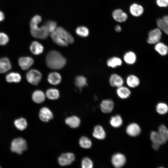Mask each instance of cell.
<instances>
[{"mask_svg":"<svg viewBox=\"0 0 168 168\" xmlns=\"http://www.w3.org/2000/svg\"><path fill=\"white\" fill-rule=\"evenodd\" d=\"M126 82L128 86L131 88H135L138 86L140 83L139 78L135 74H129L126 79Z\"/></svg>","mask_w":168,"mask_h":168,"instance_id":"cell-13","label":"cell"},{"mask_svg":"<svg viewBox=\"0 0 168 168\" xmlns=\"http://www.w3.org/2000/svg\"><path fill=\"white\" fill-rule=\"evenodd\" d=\"M157 5L161 7H168V0H156Z\"/></svg>","mask_w":168,"mask_h":168,"instance_id":"cell-41","label":"cell"},{"mask_svg":"<svg viewBox=\"0 0 168 168\" xmlns=\"http://www.w3.org/2000/svg\"><path fill=\"white\" fill-rule=\"evenodd\" d=\"M27 149L26 141L22 138L19 137L14 139L12 142L11 150L14 152L21 154Z\"/></svg>","mask_w":168,"mask_h":168,"instance_id":"cell-4","label":"cell"},{"mask_svg":"<svg viewBox=\"0 0 168 168\" xmlns=\"http://www.w3.org/2000/svg\"><path fill=\"white\" fill-rule=\"evenodd\" d=\"M159 28L168 35V15L164 16L162 18H159L156 21Z\"/></svg>","mask_w":168,"mask_h":168,"instance_id":"cell-19","label":"cell"},{"mask_svg":"<svg viewBox=\"0 0 168 168\" xmlns=\"http://www.w3.org/2000/svg\"><path fill=\"white\" fill-rule=\"evenodd\" d=\"M75 159L73 153L68 152L62 154L58 158V161L59 165L63 166L70 165Z\"/></svg>","mask_w":168,"mask_h":168,"instance_id":"cell-7","label":"cell"},{"mask_svg":"<svg viewBox=\"0 0 168 168\" xmlns=\"http://www.w3.org/2000/svg\"><path fill=\"white\" fill-rule=\"evenodd\" d=\"M123 120L121 116L119 114L112 116L110 120V124L112 127L118 128L123 124Z\"/></svg>","mask_w":168,"mask_h":168,"instance_id":"cell-30","label":"cell"},{"mask_svg":"<svg viewBox=\"0 0 168 168\" xmlns=\"http://www.w3.org/2000/svg\"><path fill=\"white\" fill-rule=\"evenodd\" d=\"M114 19L117 21L122 22L125 21L127 19V15L120 9L114 10L112 13Z\"/></svg>","mask_w":168,"mask_h":168,"instance_id":"cell-21","label":"cell"},{"mask_svg":"<svg viewBox=\"0 0 168 168\" xmlns=\"http://www.w3.org/2000/svg\"><path fill=\"white\" fill-rule=\"evenodd\" d=\"M11 68V64L8 58L4 57L0 58V73H5L10 70Z\"/></svg>","mask_w":168,"mask_h":168,"instance_id":"cell-28","label":"cell"},{"mask_svg":"<svg viewBox=\"0 0 168 168\" xmlns=\"http://www.w3.org/2000/svg\"><path fill=\"white\" fill-rule=\"evenodd\" d=\"M129 10L131 14L136 17L140 16L144 12V9L142 7L136 3H133L130 6Z\"/></svg>","mask_w":168,"mask_h":168,"instance_id":"cell-25","label":"cell"},{"mask_svg":"<svg viewBox=\"0 0 168 168\" xmlns=\"http://www.w3.org/2000/svg\"><path fill=\"white\" fill-rule=\"evenodd\" d=\"M44 25L46 26L49 33L54 31L57 27V23L54 21H46L44 23Z\"/></svg>","mask_w":168,"mask_h":168,"instance_id":"cell-38","label":"cell"},{"mask_svg":"<svg viewBox=\"0 0 168 168\" xmlns=\"http://www.w3.org/2000/svg\"><path fill=\"white\" fill-rule=\"evenodd\" d=\"M158 168H164L163 167H159Z\"/></svg>","mask_w":168,"mask_h":168,"instance_id":"cell-44","label":"cell"},{"mask_svg":"<svg viewBox=\"0 0 168 168\" xmlns=\"http://www.w3.org/2000/svg\"><path fill=\"white\" fill-rule=\"evenodd\" d=\"M76 33L77 35L80 37H86L89 35V31L86 27L80 26L77 28Z\"/></svg>","mask_w":168,"mask_h":168,"instance_id":"cell-37","label":"cell"},{"mask_svg":"<svg viewBox=\"0 0 168 168\" xmlns=\"http://www.w3.org/2000/svg\"><path fill=\"white\" fill-rule=\"evenodd\" d=\"M34 62L33 59L29 57H22L19 58L18 63L19 66L23 70L29 69L33 64Z\"/></svg>","mask_w":168,"mask_h":168,"instance_id":"cell-15","label":"cell"},{"mask_svg":"<svg viewBox=\"0 0 168 168\" xmlns=\"http://www.w3.org/2000/svg\"><path fill=\"white\" fill-rule=\"evenodd\" d=\"M26 78L27 81L30 84L37 85L42 79V75L37 70L31 69L26 73Z\"/></svg>","mask_w":168,"mask_h":168,"instance_id":"cell-5","label":"cell"},{"mask_svg":"<svg viewBox=\"0 0 168 168\" xmlns=\"http://www.w3.org/2000/svg\"><path fill=\"white\" fill-rule=\"evenodd\" d=\"M141 132V128L137 123H132L129 124L126 128L127 134L131 137L138 136Z\"/></svg>","mask_w":168,"mask_h":168,"instance_id":"cell-10","label":"cell"},{"mask_svg":"<svg viewBox=\"0 0 168 168\" xmlns=\"http://www.w3.org/2000/svg\"><path fill=\"white\" fill-rule=\"evenodd\" d=\"M4 15L2 12L0 11V22L2 21L4 19Z\"/></svg>","mask_w":168,"mask_h":168,"instance_id":"cell-43","label":"cell"},{"mask_svg":"<svg viewBox=\"0 0 168 168\" xmlns=\"http://www.w3.org/2000/svg\"><path fill=\"white\" fill-rule=\"evenodd\" d=\"M116 93L120 98L125 99L130 96L131 92L128 87L123 85L117 88Z\"/></svg>","mask_w":168,"mask_h":168,"instance_id":"cell-18","label":"cell"},{"mask_svg":"<svg viewBox=\"0 0 168 168\" xmlns=\"http://www.w3.org/2000/svg\"><path fill=\"white\" fill-rule=\"evenodd\" d=\"M156 110L159 114L161 115L165 114L168 112V105L165 103L159 102L157 104Z\"/></svg>","mask_w":168,"mask_h":168,"instance_id":"cell-34","label":"cell"},{"mask_svg":"<svg viewBox=\"0 0 168 168\" xmlns=\"http://www.w3.org/2000/svg\"><path fill=\"white\" fill-rule=\"evenodd\" d=\"M81 167L82 168H93V162L89 158L84 157L82 161Z\"/></svg>","mask_w":168,"mask_h":168,"instance_id":"cell-39","label":"cell"},{"mask_svg":"<svg viewBox=\"0 0 168 168\" xmlns=\"http://www.w3.org/2000/svg\"><path fill=\"white\" fill-rule=\"evenodd\" d=\"M42 20L41 17L39 15H36L33 17L30 22V31L31 35L34 38L44 40L48 37L49 32L44 25L39 26Z\"/></svg>","mask_w":168,"mask_h":168,"instance_id":"cell-1","label":"cell"},{"mask_svg":"<svg viewBox=\"0 0 168 168\" xmlns=\"http://www.w3.org/2000/svg\"><path fill=\"white\" fill-rule=\"evenodd\" d=\"M150 137L152 142V147L154 150H158L162 144L157 132L155 131H152Z\"/></svg>","mask_w":168,"mask_h":168,"instance_id":"cell-20","label":"cell"},{"mask_svg":"<svg viewBox=\"0 0 168 168\" xmlns=\"http://www.w3.org/2000/svg\"><path fill=\"white\" fill-rule=\"evenodd\" d=\"M109 81L111 86L117 88L124 85V80L123 77L116 73L111 74Z\"/></svg>","mask_w":168,"mask_h":168,"instance_id":"cell-9","label":"cell"},{"mask_svg":"<svg viewBox=\"0 0 168 168\" xmlns=\"http://www.w3.org/2000/svg\"><path fill=\"white\" fill-rule=\"evenodd\" d=\"M39 117L44 122H48L53 118V115L50 110L48 107H44L41 108L40 111Z\"/></svg>","mask_w":168,"mask_h":168,"instance_id":"cell-12","label":"cell"},{"mask_svg":"<svg viewBox=\"0 0 168 168\" xmlns=\"http://www.w3.org/2000/svg\"><path fill=\"white\" fill-rule=\"evenodd\" d=\"M154 49L156 52L162 56L166 55L168 53V46L162 42H159L155 44Z\"/></svg>","mask_w":168,"mask_h":168,"instance_id":"cell-29","label":"cell"},{"mask_svg":"<svg viewBox=\"0 0 168 168\" xmlns=\"http://www.w3.org/2000/svg\"><path fill=\"white\" fill-rule=\"evenodd\" d=\"M50 36L55 44L62 47H67L74 42L73 36L61 27H57L54 31L50 33Z\"/></svg>","mask_w":168,"mask_h":168,"instance_id":"cell-2","label":"cell"},{"mask_svg":"<svg viewBox=\"0 0 168 168\" xmlns=\"http://www.w3.org/2000/svg\"><path fill=\"white\" fill-rule=\"evenodd\" d=\"M65 123L72 128H76L80 125V119L76 116H72L66 118L65 120Z\"/></svg>","mask_w":168,"mask_h":168,"instance_id":"cell-23","label":"cell"},{"mask_svg":"<svg viewBox=\"0 0 168 168\" xmlns=\"http://www.w3.org/2000/svg\"><path fill=\"white\" fill-rule=\"evenodd\" d=\"M62 78L61 75L56 72H52L49 74L48 77V81L49 83L56 85L61 82Z\"/></svg>","mask_w":168,"mask_h":168,"instance_id":"cell-24","label":"cell"},{"mask_svg":"<svg viewBox=\"0 0 168 168\" xmlns=\"http://www.w3.org/2000/svg\"><path fill=\"white\" fill-rule=\"evenodd\" d=\"M126 162V158L123 154L117 153L112 157L111 162L113 166L116 168H120L124 166Z\"/></svg>","mask_w":168,"mask_h":168,"instance_id":"cell-8","label":"cell"},{"mask_svg":"<svg viewBox=\"0 0 168 168\" xmlns=\"http://www.w3.org/2000/svg\"><path fill=\"white\" fill-rule=\"evenodd\" d=\"M47 67L50 69H60L63 68L66 63V59L59 52L52 50L49 51L46 57Z\"/></svg>","mask_w":168,"mask_h":168,"instance_id":"cell-3","label":"cell"},{"mask_svg":"<svg viewBox=\"0 0 168 168\" xmlns=\"http://www.w3.org/2000/svg\"><path fill=\"white\" fill-rule=\"evenodd\" d=\"M30 50L31 53L36 55H39L43 53L44 48L41 44L38 41L32 42L30 46Z\"/></svg>","mask_w":168,"mask_h":168,"instance_id":"cell-27","label":"cell"},{"mask_svg":"<svg viewBox=\"0 0 168 168\" xmlns=\"http://www.w3.org/2000/svg\"><path fill=\"white\" fill-rule=\"evenodd\" d=\"M9 38L8 36L5 33H0V45H5L8 42Z\"/></svg>","mask_w":168,"mask_h":168,"instance_id":"cell-40","label":"cell"},{"mask_svg":"<svg viewBox=\"0 0 168 168\" xmlns=\"http://www.w3.org/2000/svg\"><path fill=\"white\" fill-rule=\"evenodd\" d=\"M46 96L42 91L37 90L34 91L32 95L33 101L37 104H40L44 102Z\"/></svg>","mask_w":168,"mask_h":168,"instance_id":"cell-26","label":"cell"},{"mask_svg":"<svg viewBox=\"0 0 168 168\" xmlns=\"http://www.w3.org/2000/svg\"><path fill=\"white\" fill-rule=\"evenodd\" d=\"M114 107V102L110 99L102 100L100 104V108L101 111L105 114L111 113L113 110Z\"/></svg>","mask_w":168,"mask_h":168,"instance_id":"cell-11","label":"cell"},{"mask_svg":"<svg viewBox=\"0 0 168 168\" xmlns=\"http://www.w3.org/2000/svg\"><path fill=\"white\" fill-rule=\"evenodd\" d=\"M93 137L96 139L102 140L106 137V133L103 127L100 125L96 126L92 133Z\"/></svg>","mask_w":168,"mask_h":168,"instance_id":"cell-16","label":"cell"},{"mask_svg":"<svg viewBox=\"0 0 168 168\" xmlns=\"http://www.w3.org/2000/svg\"><path fill=\"white\" fill-rule=\"evenodd\" d=\"M161 37V30L159 28H155L149 31L147 41L149 44H155L159 42Z\"/></svg>","mask_w":168,"mask_h":168,"instance_id":"cell-6","label":"cell"},{"mask_svg":"<svg viewBox=\"0 0 168 168\" xmlns=\"http://www.w3.org/2000/svg\"><path fill=\"white\" fill-rule=\"evenodd\" d=\"M137 56L133 51H129L124 54L123 60L127 64L132 65L134 64L137 60Z\"/></svg>","mask_w":168,"mask_h":168,"instance_id":"cell-14","label":"cell"},{"mask_svg":"<svg viewBox=\"0 0 168 168\" xmlns=\"http://www.w3.org/2000/svg\"><path fill=\"white\" fill-rule=\"evenodd\" d=\"M0 168H1V167H0Z\"/></svg>","mask_w":168,"mask_h":168,"instance_id":"cell-45","label":"cell"},{"mask_svg":"<svg viewBox=\"0 0 168 168\" xmlns=\"http://www.w3.org/2000/svg\"><path fill=\"white\" fill-rule=\"evenodd\" d=\"M79 143L80 147L85 149L90 148L92 145L91 140L85 136H82L80 138Z\"/></svg>","mask_w":168,"mask_h":168,"instance_id":"cell-35","label":"cell"},{"mask_svg":"<svg viewBox=\"0 0 168 168\" xmlns=\"http://www.w3.org/2000/svg\"><path fill=\"white\" fill-rule=\"evenodd\" d=\"M161 143L163 145L168 141V129L164 125H160L157 132Z\"/></svg>","mask_w":168,"mask_h":168,"instance_id":"cell-17","label":"cell"},{"mask_svg":"<svg viewBox=\"0 0 168 168\" xmlns=\"http://www.w3.org/2000/svg\"><path fill=\"white\" fill-rule=\"evenodd\" d=\"M14 124L17 129L20 130L25 129L27 127V123L26 119L21 118L16 120Z\"/></svg>","mask_w":168,"mask_h":168,"instance_id":"cell-36","label":"cell"},{"mask_svg":"<svg viewBox=\"0 0 168 168\" xmlns=\"http://www.w3.org/2000/svg\"><path fill=\"white\" fill-rule=\"evenodd\" d=\"M6 79L8 82H19L21 80V77L18 73L11 72L6 75Z\"/></svg>","mask_w":168,"mask_h":168,"instance_id":"cell-32","label":"cell"},{"mask_svg":"<svg viewBox=\"0 0 168 168\" xmlns=\"http://www.w3.org/2000/svg\"><path fill=\"white\" fill-rule=\"evenodd\" d=\"M123 63V60L121 58L117 56H114L108 59L106 63L108 67L114 68L121 66Z\"/></svg>","mask_w":168,"mask_h":168,"instance_id":"cell-22","label":"cell"},{"mask_svg":"<svg viewBox=\"0 0 168 168\" xmlns=\"http://www.w3.org/2000/svg\"><path fill=\"white\" fill-rule=\"evenodd\" d=\"M75 84L77 88L81 89L87 85V80L83 76H78L75 78Z\"/></svg>","mask_w":168,"mask_h":168,"instance_id":"cell-33","label":"cell"},{"mask_svg":"<svg viewBox=\"0 0 168 168\" xmlns=\"http://www.w3.org/2000/svg\"><path fill=\"white\" fill-rule=\"evenodd\" d=\"M115 30L117 32H120L122 30L121 27L119 25H117L115 27Z\"/></svg>","mask_w":168,"mask_h":168,"instance_id":"cell-42","label":"cell"},{"mask_svg":"<svg viewBox=\"0 0 168 168\" xmlns=\"http://www.w3.org/2000/svg\"><path fill=\"white\" fill-rule=\"evenodd\" d=\"M46 96L51 100L57 99L59 97V93L58 90L54 88L48 89L45 94Z\"/></svg>","mask_w":168,"mask_h":168,"instance_id":"cell-31","label":"cell"}]
</instances>
